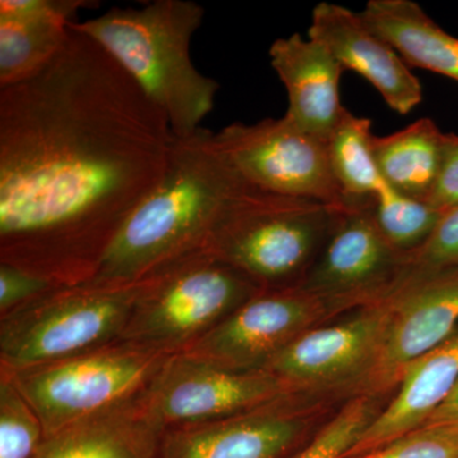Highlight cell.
I'll use <instances>...</instances> for the list:
<instances>
[{
    "instance_id": "e0dca14e",
    "label": "cell",
    "mask_w": 458,
    "mask_h": 458,
    "mask_svg": "<svg viewBox=\"0 0 458 458\" xmlns=\"http://www.w3.org/2000/svg\"><path fill=\"white\" fill-rule=\"evenodd\" d=\"M89 0H2L0 2V87L25 82L55 59L72 23Z\"/></svg>"
},
{
    "instance_id": "6da1fadb",
    "label": "cell",
    "mask_w": 458,
    "mask_h": 458,
    "mask_svg": "<svg viewBox=\"0 0 458 458\" xmlns=\"http://www.w3.org/2000/svg\"><path fill=\"white\" fill-rule=\"evenodd\" d=\"M172 140L164 111L71 26L44 71L0 87V262L89 283L164 176Z\"/></svg>"
},
{
    "instance_id": "8992f818",
    "label": "cell",
    "mask_w": 458,
    "mask_h": 458,
    "mask_svg": "<svg viewBox=\"0 0 458 458\" xmlns=\"http://www.w3.org/2000/svg\"><path fill=\"white\" fill-rule=\"evenodd\" d=\"M261 292L203 250L149 276L120 342L177 354Z\"/></svg>"
},
{
    "instance_id": "30bf717a",
    "label": "cell",
    "mask_w": 458,
    "mask_h": 458,
    "mask_svg": "<svg viewBox=\"0 0 458 458\" xmlns=\"http://www.w3.org/2000/svg\"><path fill=\"white\" fill-rule=\"evenodd\" d=\"M216 138L249 185L345 209V199L328 162L327 141L301 131L285 116L233 123L216 132Z\"/></svg>"
},
{
    "instance_id": "ba28073f",
    "label": "cell",
    "mask_w": 458,
    "mask_h": 458,
    "mask_svg": "<svg viewBox=\"0 0 458 458\" xmlns=\"http://www.w3.org/2000/svg\"><path fill=\"white\" fill-rule=\"evenodd\" d=\"M348 400L292 393L219 420L165 429L158 458H288Z\"/></svg>"
},
{
    "instance_id": "8fae6325",
    "label": "cell",
    "mask_w": 458,
    "mask_h": 458,
    "mask_svg": "<svg viewBox=\"0 0 458 458\" xmlns=\"http://www.w3.org/2000/svg\"><path fill=\"white\" fill-rule=\"evenodd\" d=\"M345 315L301 286L264 291L181 352L238 372L264 370L312 328Z\"/></svg>"
},
{
    "instance_id": "ac0fdd59",
    "label": "cell",
    "mask_w": 458,
    "mask_h": 458,
    "mask_svg": "<svg viewBox=\"0 0 458 458\" xmlns=\"http://www.w3.org/2000/svg\"><path fill=\"white\" fill-rule=\"evenodd\" d=\"M164 433L141 393L45 437L32 458H158Z\"/></svg>"
},
{
    "instance_id": "83f0119b",
    "label": "cell",
    "mask_w": 458,
    "mask_h": 458,
    "mask_svg": "<svg viewBox=\"0 0 458 458\" xmlns=\"http://www.w3.org/2000/svg\"><path fill=\"white\" fill-rule=\"evenodd\" d=\"M56 288L60 286L49 279L0 262V316L7 315Z\"/></svg>"
},
{
    "instance_id": "f1b7e54d",
    "label": "cell",
    "mask_w": 458,
    "mask_h": 458,
    "mask_svg": "<svg viewBox=\"0 0 458 458\" xmlns=\"http://www.w3.org/2000/svg\"><path fill=\"white\" fill-rule=\"evenodd\" d=\"M427 203L441 212L458 208V135L445 132L442 164Z\"/></svg>"
},
{
    "instance_id": "603a6c76",
    "label": "cell",
    "mask_w": 458,
    "mask_h": 458,
    "mask_svg": "<svg viewBox=\"0 0 458 458\" xmlns=\"http://www.w3.org/2000/svg\"><path fill=\"white\" fill-rule=\"evenodd\" d=\"M372 213L386 240L406 256L427 242L445 216L427 201L405 197L386 182L373 198Z\"/></svg>"
},
{
    "instance_id": "5bb4252c",
    "label": "cell",
    "mask_w": 458,
    "mask_h": 458,
    "mask_svg": "<svg viewBox=\"0 0 458 458\" xmlns=\"http://www.w3.org/2000/svg\"><path fill=\"white\" fill-rule=\"evenodd\" d=\"M390 295L387 336L360 396L396 394L409 367L458 327V267L410 280Z\"/></svg>"
},
{
    "instance_id": "ffe728a7",
    "label": "cell",
    "mask_w": 458,
    "mask_h": 458,
    "mask_svg": "<svg viewBox=\"0 0 458 458\" xmlns=\"http://www.w3.org/2000/svg\"><path fill=\"white\" fill-rule=\"evenodd\" d=\"M361 20L387 41L410 68L426 69L458 83V38L412 0H369Z\"/></svg>"
},
{
    "instance_id": "4316f807",
    "label": "cell",
    "mask_w": 458,
    "mask_h": 458,
    "mask_svg": "<svg viewBox=\"0 0 458 458\" xmlns=\"http://www.w3.org/2000/svg\"><path fill=\"white\" fill-rule=\"evenodd\" d=\"M457 267L458 208L445 212L427 242L417 251L406 256L397 288L410 280Z\"/></svg>"
},
{
    "instance_id": "5b68a950",
    "label": "cell",
    "mask_w": 458,
    "mask_h": 458,
    "mask_svg": "<svg viewBox=\"0 0 458 458\" xmlns=\"http://www.w3.org/2000/svg\"><path fill=\"white\" fill-rule=\"evenodd\" d=\"M148 280L60 286L0 316V367L16 372L120 342Z\"/></svg>"
},
{
    "instance_id": "f546056e",
    "label": "cell",
    "mask_w": 458,
    "mask_h": 458,
    "mask_svg": "<svg viewBox=\"0 0 458 458\" xmlns=\"http://www.w3.org/2000/svg\"><path fill=\"white\" fill-rule=\"evenodd\" d=\"M458 418V384L454 388L448 399L433 412L427 421L445 420V419Z\"/></svg>"
},
{
    "instance_id": "277c9868",
    "label": "cell",
    "mask_w": 458,
    "mask_h": 458,
    "mask_svg": "<svg viewBox=\"0 0 458 458\" xmlns=\"http://www.w3.org/2000/svg\"><path fill=\"white\" fill-rule=\"evenodd\" d=\"M343 209L249 185L232 201L204 251L245 274L262 291L302 284Z\"/></svg>"
},
{
    "instance_id": "cb8c5ba5",
    "label": "cell",
    "mask_w": 458,
    "mask_h": 458,
    "mask_svg": "<svg viewBox=\"0 0 458 458\" xmlns=\"http://www.w3.org/2000/svg\"><path fill=\"white\" fill-rule=\"evenodd\" d=\"M394 396L363 394L346 401L311 441L288 458H346Z\"/></svg>"
},
{
    "instance_id": "7402d4cb",
    "label": "cell",
    "mask_w": 458,
    "mask_h": 458,
    "mask_svg": "<svg viewBox=\"0 0 458 458\" xmlns=\"http://www.w3.org/2000/svg\"><path fill=\"white\" fill-rule=\"evenodd\" d=\"M372 122L344 110L328 138L331 171L345 199V209L370 204L385 181L373 155Z\"/></svg>"
},
{
    "instance_id": "d4e9b609",
    "label": "cell",
    "mask_w": 458,
    "mask_h": 458,
    "mask_svg": "<svg viewBox=\"0 0 458 458\" xmlns=\"http://www.w3.org/2000/svg\"><path fill=\"white\" fill-rule=\"evenodd\" d=\"M45 439L38 412L0 367V458H32Z\"/></svg>"
},
{
    "instance_id": "2e32d148",
    "label": "cell",
    "mask_w": 458,
    "mask_h": 458,
    "mask_svg": "<svg viewBox=\"0 0 458 458\" xmlns=\"http://www.w3.org/2000/svg\"><path fill=\"white\" fill-rule=\"evenodd\" d=\"M269 55L288 93L286 119L327 141L345 110L339 95L342 65L324 45L300 33L274 41Z\"/></svg>"
},
{
    "instance_id": "9c48e42d",
    "label": "cell",
    "mask_w": 458,
    "mask_h": 458,
    "mask_svg": "<svg viewBox=\"0 0 458 458\" xmlns=\"http://www.w3.org/2000/svg\"><path fill=\"white\" fill-rule=\"evenodd\" d=\"M391 315V295L345 313L304 333L264 370L295 393L335 394L344 400L360 396L361 384L381 354Z\"/></svg>"
},
{
    "instance_id": "d6986e66",
    "label": "cell",
    "mask_w": 458,
    "mask_h": 458,
    "mask_svg": "<svg viewBox=\"0 0 458 458\" xmlns=\"http://www.w3.org/2000/svg\"><path fill=\"white\" fill-rule=\"evenodd\" d=\"M458 384V327L409 367L393 400L352 448L358 456L423 426Z\"/></svg>"
},
{
    "instance_id": "4fadbf2b",
    "label": "cell",
    "mask_w": 458,
    "mask_h": 458,
    "mask_svg": "<svg viewBox=\"0 0 458 458\" xmlns=\"http://www.w3.org/2000/svg\"><path fill=\"white\" fill-rule=\"evenodd\" d=\"M372 203L343 210L333 233L301 288L348 313L394 292L406 255L386 240Z\"/></svg>"
},
{
    "instance_id": "484cf974",
    "label": "cell",
    "mask_w": 458,
    "mask_h": 458,
    "mask_svg": "<svg viewBox=\"0 0 458 458\" xmlns=\"http://www.w3.org/2000/svg\"><path fill=\"white\" fill-rule=\"evenodd\" d=\"M346 458H458V418L426 421L382 447Z\"/></svg>"
},
{
    "instance_id": "9a60e30c",
    "label": "cell",
    "mask_w": 458,
    "mask_h": 458,
    "mask_svg": "<svg viewBox=\"0 0 458 458\" xmlns=\"http://www.w3.org/2000/svg\"><path fill=\"white\" fill-rule=\"evenodd\" d=\"M307 36L324 45L344 71L355 72L369 81L394 113L408 114L423 99V87L410 66L357 12L334 3H318Z\"/></svg>"
},
{
    "instance_id": "52a82bcc",
    "label": "cell",
    "mask_w": 458,
    "mask_h": 458,
    "mask_svg": "<svg viewBox=\"0 0 458 458\" xmlns=\"http://www.w3.org/2000/svg\"><path fill=\"white\" fill-rule=\"evenodd\" d=\"M172 355L116 342L44 366L5 369L49 437L144 393Z\"/></svg>"
},
{
    "instance_id": "7a4b0ae2",
    "label": "cell",
    "mask_w": 458,
    "mask_h": 458,
    "mask_svg": "<svg viewBox=\"0 0 458 458\" xmlns=\"http://www.w3.org/2000/svg\"><path fill=\"white\" fill-rule=\"evenodd\" d=\"M249 186L201 126L174 134L158 185L131 214L99 262L93 284H129L203 251L232 201Z\"/></svg>"
},
{
    "instance_id": "7c38bea8",
    "label": "cell",
    "mask_w": 458,
    "mask_h": 458,
    "mask_svg": "<svg viewBox=\"0 0 458 458\" xmlns=\"http://www.w3.org/2000/svg\"><path fill=\"white\" fill-rule=\"evenodd\" d=\"M292 393L267 370L238 372L177 352L148 386L143 400L165 430L233 417Z\"/></svg>"
},
{
    "instance_id": "44dd1931",
    "label": "cell",
    "mask_w": 458,
    "mask_h": 458,
    "mask_svg": "<svg viewBox=\"0 0 458 458\" xmlns=\"http://www.w3.org/2000/svg\"><path fill=\"white\" fill-rule=\"evenodd\" d=\"M445 134L429 117L385 137H373V155L385 182L405 197L427 201L442 164Z\"/></svg>"
},
{
    "instance_id": "3957f363",
    "label": "cell",
    "mask_w": 458,
    "mask_h": 458,
    "mask_svg": "<svg viewBox=\"0 0 458 458\" xmlns=\"http://www.w3.org/2000/svg\"><path fill=\"white\" fill-rule=\"evenodd\" d=\"M204 8L190 0H156L140 8H111L73 29L86 33L161 108L176 137L201 128L219 83L192 63L191 41Z\"/></svg>"
}]
</instances>
